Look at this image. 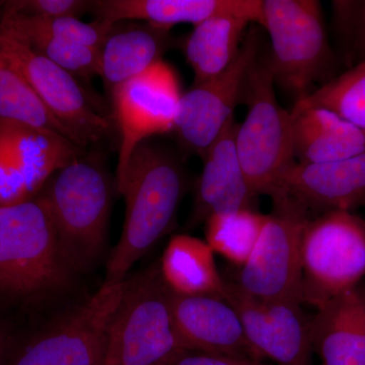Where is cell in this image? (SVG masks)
Masks as SVG:
<instances>
[{"instance_id": "6da1fadb", "label": "cell", "mask_w": 365, "mask_h": 365, "mask_svg": "<svg viewBox=\"0 0 365 365\" xmlns=\"http://www.w3.org/2000/svg\"><path fill=\"white\" fill-rule=\"evenodd\" d=\"M187 185L186 168L177 150L153 138L137 145L116 184L126 204L125 222L103 284L124 282L134 264L169 232Z\"/></svg>"}, {"instance_id": "7a4b0ae2", "label": "cell", "mask_w": 365, "mask_h": 365, "mask_svg": "<svg viewBox=\"0 0 365 365\" xmlns=\"http://www.w3.org/2000/svg\"><path fill=\"white\" fill-rule=\"evenodd\" d=\"M114 185L100 155L85 153L57 170L38 194L76 272L90 270L104 253Z\"/></svg>"}, {"instance_id": "3957f363", "label": "cell", "mask_w": 365, "mask_h": 365, "mask_svg": "<svg viewBox=\"0 0 365 365\" xmlns=\"http://www.w3.org/2000/svg\"><path fill=\"white\" fill-rule=\"evenodd\" d=\"M73 273L42 197L0 206V299L31 302L56 294Z\"/></svg>"}, {"instance_id": "277c9868", "label": "cell", "mask_w": 365, "mask_h": 365, "mask_svg": "<svg viewBox=\"0 0 365 365\" xmlns=\"http://www.w3.org/2000/svg\"><path fill=\"white\" fill-rule=\"evenodd\" d=\"M182 350L187 349L175 324L172 290L160 265L125 279L103 365H163Z\"/></svg>"}, {"instance_id": "5b68a950", "label": "cell", "mask_w": 365, "mask_h": 365, "mask_svg": "<svg viewBox=\"0 0 365 365\" xmlns=\"http://www.w3.org/2000/svg\"><path fill=\"white\" fill-rule=\"evenodd\" d=\"M274 85L269 52L262 49L242 93V102L248 107V114L237 129L235 145L250 188L257 197L271 198L282 193V178L297 163L290 112L278 103Z\"/></svg>"}, {"instance_id": "8992f818", "label": "cell", "mask_w": 365, "mask_h": 365, "mask_svg": "<svg viewBox=\"0 0 365 365\" xmlns=\"http://www.w3.org/2000/svg\"><path fill=\"white\" fill-rule=\"evenodd\" d=\"M262 11L275 83L294 93L297 101L307 97L333 66L321 4L316 0H263Z\"/></svg>"}, {"instance_id": "52a82bcc", "label": "cell", "mask_w": 365, "mask_h": 365, "mask_svg": "<svg viewBox=\"0 0 365 365\" xmlns=\"http://www.w3.org/2000/svg\"><path fill=\"white\" fill-rule=\"evenodd\" d=\"M302 302L316 307L349 292L365 278V220L352 211L311 218L302 240Z\"/></svg>"}, {"instance_id": "ba28073f", "label": "cell", "mask_w": 365, "mask_h": 365, "mask_svg": "<svg viewBox=\"0 0 365 365\" xmlns=\"http://www.w3.org/2000/svg\"><path fill=\"white\" fill-rule=\"evenodd\" d=\"M272 200V212L235 283L257 299L302 304V240L309 211L287 193Z\"/></svg>"}, {"instance_id": "9c48e42d", "label": "cell", "mask_w": 365, "mask_h": 365, "mask_svg": "<svg viewBox=\"0 0 365 365\" xmlns=\"http://www.w3.org/2000/svg\"><path fill=\"white\" fill-rule=\"evenodd\" d=\"M124 282L102 284L85 304L74 309L9 359V365H103L108 331Z\"/></svg>"}, {"instance_id": "30bf717a", "label": "cell", "mask_w": 365, "mask_h": 365, "mask_svg": "<svg viewBox=\"0 0 365 365\" xmlns=\"http://www.w3.org/2000/svg\"><path fill=\"white\" fill-rule=\"evenodd\" d=\"M263 45L261 30L250 29L237 58L225 71L182 93L173 132L185 153L201 157L234 116Z\"/></svg>"}, {"instance_id": "8fae6325", "label": "cell", "mask_w": 365, "mask_h": 365, "mask_svg": "<svg viewBox=\"0 0 365 365\" xmlns=\"http://www.w3.org/2000/svg\"><path fill=\"white\" fill-rule=\"evenodd\" d=\"M0 54L23 74L74 143L86 150L110 133L111 120L98 111L76 76L2 34Z\"/></svg>"}, {"instance_id": "7c38bea8", "label": "cell", "mask_w": 365, "mask_h": 365, "mask_svg": "<svg viewBox=\"0 0 365 365\" xmlns=\"http://www.w3.org/2000/svg\"><path fill=\"white\" fill-rule=\"evenodd\" d=\"M111 93L120 133L117 184L138 144L174 130L182 91L176 72L162 59Z\"/></svg>"}, {"instance_id": "4fadbf2b", "label": "cell", "mask_w": 365, "mask_h": 365, "mask_svg": "<svg viewBox=\"0 0 365 365\" xmlns=\"http://www.w3.org/2000/svg\"><path fill=\"white\" fill-rule=\"evenodd\" d=\"M225 299L241 318L259 359L276 365H314L309 319L299 302L257 299L225 282Z\"/></svg>"}, {"instance_id": "5bb4252c", "label": "cell", "mask_w": 365, "mask_h": 365, "mask_svg": "<svg viewBox=\"0 0 365 365\" xmlns=\"http://www.w3.org/2000/svg\"><path fill=\"white\" fill-rule=\"evenodd\" d=\"M239 126L235 115L230 117L220 135L201 155L203 170L197 182L189 228L205 223L210 216L256 210L257 196L250 188L235 145Z\"/></svg>"}, {"instance_id": "9a60e30c", "label": "cell", "mask_w": 365, "mask_h": 365, "mask_svg": "<svg viewBox=\"0 0 365 365\" xmlns=\"http://www.w3.org/2000/svg\"><path fill=\"white\" fill-rule=\"evenodd\" d=\"M172 309L187 350L262 360L247 340L239 314L227 300L172 292Z\"/></svg>"}, {"instance_id": "2e32d148", "label": "cell", "mask_w": 365, "mask_h": 365, "mask_svg": "<svg viewBox=\"0 0 365 365\" xmlns=\"http://www.w3.org/2000/svg\"><path fill=\"white\" fill-rule=\"evenodd\" d=\"M281 192L309 211L365 207V153L321 165L297 163L283 176Z\"/></svg>"}, {"instance_id": "e0dca14e", "label": "cell", "mask_w": 365, "mask_h": 365, "mask_svg": "<svg viewBox=\"0 0 365 365\" xmlns=\"http://www.w3.org/2000/svg\"><path fill=\"white\" fill-rule=\"evenodd\" d=\"M263 0H98L91 13L110 23L141 21L170 31L180 24L196 26L212 16L232 14L262 25Z\"/></svg>"}, {"instance_id": "ac0fdd59", "label": "cell", "mask_w": 365, "mask_h": 365, "mask_svg": "<svg viewBox=\"0 0 365 365\" xmlns=\"http://www.w3.org/2000/svg\"><path fill=\"white\" fill-rule=\"evenodd\" d=\"M309 332L321 365H365V284L317 309Z\"/></svg>"}, {"instance_id": "d6986e66", "label": "cell", "mask_w": 365, "mask_h": 365, "mask_svg": "<svg viewBox=\"0 0 365 365\" xmlns=\"http://www.w3.org/2000/svg\"><path fill=\"white\" fill-rule=\"evenodd\" d=\"M292 150L300 165H321L365 153V131L330 110L295 103L290 112Z\"/></svg>"}, {"instance_id": "ffe728a7", "label": "cell", "mask_w": 365, "mask_h": 365, "mask_svg": "<svg viewBox=\"0 0 365 365\" xmlns=\"http://www.w3.org/2000/svg\"><path fill=\"white\" fill-rule=\"evenodd\" d=\"M175 45L170 31L146 23H116L100 50L98 76L108 90L148 71Z\"/></svg>"}, {"instance_id": "44dd1931", "label": "cell", "mask_w": 365, "mask_h": 365, "mask_svg": "<svg viewBox=\"0 0 365 365\" xmlns=\"http://www.w3.org/2000/svg\"><path fill=\"white\" fill-rule=\"evenodd\" d=\"M0 143L20 168L33 197L57 170L86 150L58 134L9 121H0Z\"/></svg>"}, {"instance_id": "7402d4cb", "label": "cell", "mask_w": 365, "mask_h": 365, "mask_svg": "<svg viewBox=\"0 0 365 365\" xmlns=\"http://www.w3.org/2000/svg\"><path fill=\"white\" fill-rule=\"evenodd\" d=\"M160 273L173 292L225 299V281L216 268L215 252L198 237L174 235L163 252Z\"/></svg>"}, {"instance_id": "603a6c76", "label": "cell", "mask_w": 365, "mask_h": 365, "mask_svg": "<svg viewBox=\"0 0 365 365\" xmlns=\"http://www.w3.org/2000/svg\"><path fill=\"white\" fill-rule=\"evenodd\" d=\"M250 24L241 16L222 14L194 26L182 44L185 56L194 72V85L220 76L234 62Z\"/></svg>"}, {"instance_id": "cb8c5ba5", "label": "cell", "mask_w": 365, "mask_h": 365, "mask_svg": "<svg viewBox=\"0 0 365 365\" xmlns=\"http://www.w3.org/2000/svg\"><path fill=\"white\" fill-rule=\"evenodd\" d=\"M0 121L26 125L66 137L69 132L43 104L39 96L18 69L0 54ZM78 145V144H76Z\"/></svg>"}, {"instance_id": "d4e9b609", "label": "cell", "mask_w": 365, "mask_h": 365, "mask_svg": "<svg viewBox=\"0 0 365 365\" xmlns=\"http://www.w3.org/2000/svg\"><path fill=\"white\" fill-rule=\"evenodd\" d=\"M116 23L96 20L85 23L78 18H34L23 14L2 13L0 34L7 37L41 35L63 42L101 50Z\"/></svg>"}, {"instance_id": "484cf974", "label": "cell", "mask_w": 365, "mask_h": 365, "mask_svg": "<svg viewBox=\"0 0 365 365\" xmlns=\"http://www.w3.org/2000/svg\"><path fill=\"white\" fill-rule=\"evenodd\" d=\"M266 220L267 215L252 209L210 216L204 223L206 242L215 253L242 267L253 253Z\"/></svg>"}, {"instance_id": "4316f807", "label": "cell", "mask_w": 365, "mask_h": 365, "mask_svg": "<svg viewBox=\"0 0 365 365\" xmlns=\"http://www.w3.org/2000/svg\"><path fill=\"white\" fill-rule=\"evenodd\" d=\"M297 103L330 110L365 131V60Z\"/></svg>"}, {"instance_id": "83f0119b", "label": "cell", "mask_w": 365, "mask_h": 365, "mask_svg": "<svg viewBox=\"0 0 365 365\" xmlns=\"http://www.w3.org/2000/svg\"><path fill=\"white\" fill-rule=\"evenodd\" d=\"M11 39L30 48L32 51L50 60L76 78L91 79L98 76L100 50L95 48L72 44L41 35H23Z\"/></svg>"}, {"instance_id": "f1b7e54d", "label": "cell", "mask_w": 365, "mask_h": 365, "mask_svg": "<svg viewBox=\"0 0 365 365\" xmlns=\"http://www.w3.org/2000/svg\"><path fill=\"white\" fill-rule=\"evenodd\" d=\"M2 13L23 14L34 18H78L91 11L93 1L86 0H16L6 1Z\"/></svg>"}, {"instance_id": "f546056e", "label": "cell", "mask_w": 365, "mask_h": 365, "mask_svg": "<svg viewBox=\"0 0 365 365\" xmlns=\"http://www.w3.org/2000/svg\"><path fill=\"white\" fill-rule=\"evenodd\" d=\"M32 198L20 168L0 143V206L13 205Z\"/></svg>"}, {"instance_id": "4dcf8cb0", "label": "cell", "mask_w": 365, "mask_h": 365, "mask_svg": "<svg viewBox=\"0 0 365 365\" xmlns=\"http://www.w3.org/2000/svg\"><path fill=\"white\" fill-rule=\"evenodd\" d=\"M341 28L351 36L355 47L365 53V1L334 2Z\"/></svg>"}, {"instance_id": "1f68e13d", "label": "cell", "mask_w": 365, "mask_h": 365, "mask_svg": "<svg viewBox=\"0 0 365 365\" xmlns=\"http://www.w3.org/2000/svg\"><path fill=\"white\" fill-rule=\"evenodd\" d=\"M163 365H268L251 357L182 350Z\"/></svg>"}, {"instance_id": "d6a6232c", "label": "cell", "mask_w": 365, "mask_h": 365, "mask_svg": "<svg viewBox=\"0 0 365 365\" xmlns=\"http://www.w3.org/2000/svg\"><path fill=\"white\" fill-rule=\"evenodd\" d=\"M11 354H9V340L4 327L0 324V365H9Z\"/></svg>"}]
</instances>
